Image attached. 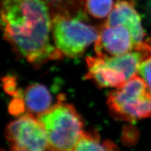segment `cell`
Returning <instances> with one entry per match:
<instances>
[{"mask_svg":"<svg viewBox=\"0 0 151 151\" xmlns=\"http://www.w3.org/2000/svg\"><path fill=\"white\" fill-rule=\"evenodd\" d=\"M145 43L147 44L149 48L151 49V38H149V39H148L147 40L145 41Z\"/></svg>","mask_w":151,"mask_h":151,"instance_id":"5bb4252c","label":"cell"},{"mask_svg":"<svg viewBox=\"0 0 151 151\" xmlns=\"http://www.w3.org/2000/svg\"><path fill=\"white\" fill-rule=\"evenodd\" d=\"M86 10L90 15L96 18L108 17L113 5V0H86Z\"/></svg>","mask_w":151,"mask_h":151,"instance_id":"8fae6325","label":"cell"},{"mask_svg":"<svg viewBox=\"0 0 151 151\" xmlns=\"http://www.w3.org/2000/svg\"><path fill=\"white\" fill-rule=\"evenodd\" d=\"M138 44L128 28L124 25L108 26L104 24L99 30V37L94 45L98 56L113 57L129 52Z\"/></svg>","mask_w":151,"mask_h":151,"instance_id":"8992f818","label":"cell"},{"mask_svg":"<svg viewBox=\"0 0 151 151\" xmlns=\"http://www.w3.org/2000/svg\"><path fill=\"white\" fill-rule=\"evenodd\" d=\"M37 118L45 131L49 151H73L84 132L81 115L68 103L59 101Z\"/></svg>","mask_w":151,"mask_h":151,"instance_id":"3957f363","label":"cell"},{"mask_svg":"<svg viewBox=\"0 0 151 151\" xmlns=\"http://www.w3.org/2000/svg\"><path fill=\"white\" fill-rule=\"evenodd\" d=\"M6 137L12 146L28 151H49L47 135L37 116L30 113L9 123L5 130Z\"/></svg>","mask_w":151,"mask_h":151,"instance_id":"5b68a950","label":"cell"},{"mask_svg":"<svg viewBox=\"0 0 151 151\" xmlns=\"http://www.w3.org/2000/svg\"><path fill=\"white\" fill-rule=\"evenodd\" d=\"M52 37L62 55L81 56L95 43L99 30L86 22L83 0H58L52 3Z\"/></svg>","mask_w":151,"mask_h":151,"instance_id":"7a4b0ae2","label":"cell"},{"mask_svg":"<svg viewBox=\"0 0 151 151\" xmlns=\"http://www.w3.org/2000/svg\"><path fill=\"white\" fill-rule=\"evenodd\" d=\"M138 74L142 79L151 94V55L146 58L140 64Z\"/></svg>","mask_w":151,"mask_h":151,"instance_id":"7c38bea8","label":"cell"},{"mask_svg":"<svg viewBox=\"0 0 151 151\" xmlns=\"http://www.w3.org/2000/svg\"><path fill=\"white\" fill-rule=\"evenodd\" d=\"M73 151H119L117 146L110 140L101 141L96 133L83 132Z\"/></svg>","mask_w":151,"mask_h":151,"instance_id":"30bf717a","label":"cell"},{"mask_svg":"<svg viewBox=\"0 0 151 151\" xmlns=\"http://www.w3.org/2000/svg\"><path fill=\"white\" fill-rule=\"evenodd\" d=\"M4 37L14 50L38 66L62 56L51 43L52 12L46 0H3Z\"/></svg>","mask_w":151,"mask_h":151,"instance_id":"6da1fadb","label":"cell"},{"mask_svg":"<svg viewBox=\"0 0 151 151\" xmlns=\"http://www.w3.org/2000/svg\"><path fill=\"white\" fill-rule=\"evenodd\" d=\"M86 63L88 72L85 78L100 88H118L127 82L124 77L106 63L102 57H88Z\"/></svg>","mask_w":151,"mask_h":151,"instance_id":"ba28073f","label":"cell"},{"mask_svg":"<svg viewBox=\"0 0 151 151\" xmlns=\"http://www.w3.org/2000/svg\"><path fill=\"white\" fill-rule=\"evenodd\" d=\"M107 105L115 119L132 122L146 119L151 116V94L144 80L135 76L109 93Z\"/></svg>","mask_w":151,"mask_h":151,"instance_id":"277c9868","label":"cell"},{"mask_svg":"<svg viewBox=\"0 0 151 151\" xmlns=\"http://www.w3.org/2000/svg\"><path fill=\"white\" fill-rule=\"evenodd\" d=\"M46 1L48 2V3H53L54 2H55L56 1H58V0H46Z\"/></svg>","mask_w":151,"mask_h":151,"instance_id":"9a60e30c","label":"cell"},{"mask_svg":"<svg viewBox=\"0 0 151 151\" xmlns=\"http://www.w3.org/2000/svg\"><path fill=\"white\" fill-rule=\"evenodd\" d=\"M105 25H124L128 28L138 44L143 43L145 33L141 18L134 4L128 0H117Z\"/></svg>","mask_w":151,"mask_h":151,"instance_id":"52a82bcc","label":"cell"},{"mask_svg":"<svg viewBox=\"0 0 151 151\" xmlns=\"http://www.w3.org/2000/svg\"><path fill=\"white\" fill-rule=\"evenodd\" d=\"M22 98L28 113L35 116L45 112L52 106H51V94L42 84H34L27 87Z\"/></svg>","mask_w":151,"mask_h":151,"instance_id":"9c48e42d","label":"cell"},{"mask_svg":"<svg viewBox=\"0 0 151 151\" xmlns=\"http://www.w3.org/2000/svg\"><path fill=\"white\" fill-rule=\"evenodd\" d=\"M9 151H28V150H26L25 149L16 147V146H12L10 150H9Z\"/></svg>","mask_w":151,"mask_h":151,"instance_id":"4fadbf2b","label":"cell"}]
</instances>
